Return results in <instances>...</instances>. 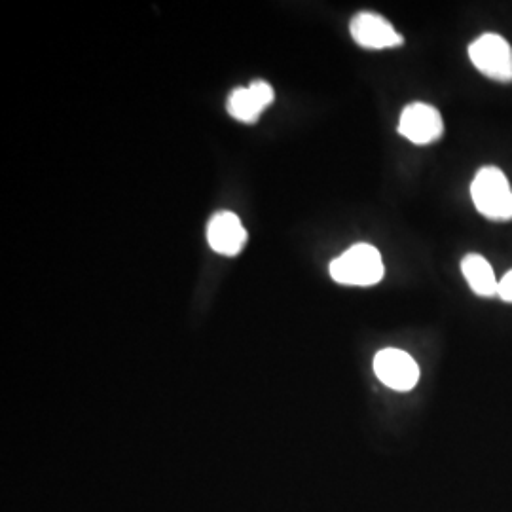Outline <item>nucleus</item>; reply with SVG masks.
<instances>
[{
    "instance_id": "39448f33",
    "label": "nucleus",
    "mask_w": 512,
    "mask_h": 512,
    "mask_svg": "<svg viewBox=\"0 0 512 512\" xmlns=\"http://www.w3.org/2000/svg\"><path fill=\"white\" fill-rule=\"evenodd\" d=\"M444 122L439 110L427 103H410L401 114L399 133L414 145H429L440 139Z\"/></svg>"
},
{
    "instance_id": "20e7f679",
    "label": "nucleus",
    "mask_w": 512,
    "mask_h": 512,
    "mask_svg": "<svg viewBox=\"0 0 512 512\" xmlns=\"http://www.w3.org/2000/svg\"><path fill=\"white\" fill-rule=\"evenodd\" d=\"M374 372L382 384L395 391H410L420 382V366L401 349H382L374 357Z\"/></svg>"
},
{
    "instance_id": "f257e3e1",
    "label": "nucleus",
    "mask_w": 512,
    "mask_h": 512,
    "mask_svg": "<svg viewBox=\"0 0 512 512\" xmlns=\"http://www.w3.org/2000/svg\"><path fill=\"white\" fill-rule=\"evenodd\" d=\"M384 274L380 251L368 243H357L330 262V277L340 285L372 287L382 281Z\"/></svg>"
},
{
    "instance_id": "f03ea898",
    "label": "nucleus",
    "mask_w": 512,
    "mask_h": 512,
    "mask_svg": "<svg viewBox=\"0 0 512 512\" xmlns=\"http://www.w3.org/2000/svg\"><path fill=\"white\" fill-rule=\"evenodd\" d=\"M476 211L490 220H512V188L505 173L494 167H482L471 184Z\"/></svg>"
},
{
    "instance_id": "7ed1b4c3",
    "label": "nucleus",
    "mask_w": 512,
    "mask_h": 512,
    "mask_svg": "<svg viewBox=\"0 0 512 512\" xmlns=\"http://www.w3.org/2000/svg\"><path fill=\"white\" fill-rule=\"evenodd\" d=\"M469 59L490 80L512 82V48L505 38L494 33L476 38L469 46Z\"/></svg>"
},
{
    "instance_id": "423d86ee",
    "label": "nucleus",
    "mask_w": 512,
    "mask_h": 512,
    "mask_svg": "<svg viewBox=\"0 0 512 512\" xmlns=\"http://www.w3.org/2000/svg\"><path fill=\"white\" fill-rule=\"evenodd\" d=\"M353 40L366 50H387L403 46L404 38L387 19L374 12H361L349 25Z\"/></svg>"
},
{
    "instance_id": "6e6552de",
    "label": "nucleus",
    "mask_w": 512,
    "mask_h": 512,
    "mask_svg": "<svg viewBox=\"0 0 512 512\" xmlns=\"http://www.w3.org/2000/svg\"><path fill=\"white\" fill-rule=\"evenodd\" d=\"M207 241L215 253L236 256L247 243V230L243 228L238 215L220 211L207 224Z\"/></svg>"
},
{
    "instance_id": "1a4fd4ad",
    "label": "nucleus",
    "mask_w": 512,
    "mask_h": 512,
    "mask_svg": "<svg viewBox=\"0 0 512 512\" xmlns=\"http://www.w3.org/2000/svg\"><path fill=\"white\" fill-rule=\"evenodd\" d=\"M461 274L467 279L473 293L484 298L497 296L499 279H495L494 268L482 255L469 253L461 260Z\"/></svg>"
},
{
    "instance_id": "9d476101",
    "label": "nucleus",
    "mask_w": 512,
    "mask_h": 512,
    "mask_svg": "<svg viewBox=\"0 0 512 512\" xmlns=\"http://www.w3.org/2000/svg\"><path fill=\"white\" fill-rule=\"evenodd\" d=\"M497 296H499L503 302H511L512 304V270L499 279Z\"/></svg>"
},
{
    "instance_id": "0eeeda50",
    "label": "nucleus",
    "mask_w": 512,
    "mask_h": 512,
    "mask_svg": "<svg viewBox=\"0 0 512 512\" xmlns=\"http://www.w3.org/2000/svg\"><path fill=\"white\" fill-rule=\"evenodd\" d=\"M274 103V90L268 82H253L247 88H238L228 97V112L243 124H255L260 112Z\"/></svg>"
}]
</instances>
